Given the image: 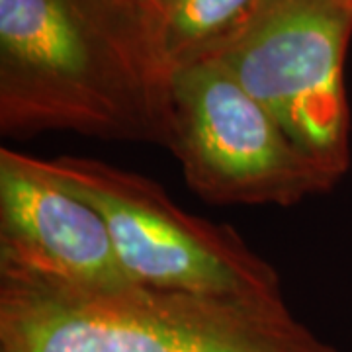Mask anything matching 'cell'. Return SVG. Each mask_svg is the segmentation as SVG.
Segmentation results:
<instances>
[{
	"label": "cell",
	"instance_id": "6da1fadb",
	"mask_svg": "<svg viewBox=\"0 0 352 352\" xmlns=\"http://www.w3.org/2000/svg\"><path fill=\"white\" fill-rule=\"evenodd\" d=\"M0 129L170 141V75L135 0H0Z\"/></svg>",
	"mask_w": 352,
	"mask_h": 352
},
{
	"label": "cell",
	"instance_id": "7a4b0ae2",
	"mask_svg": "<svg viewBox=\"0 0 352 352\" xmlns=\"http://www.w3.org/2000/svg\"><path fill=\"white\" fill-rule=\"evenodd\" d=\"M0 352H337L284 300L0 278Z\"/></svg>",
	"mask_w": 352,
	"mask_h": 352
},
{
	"label": "cell",
	"instance_id": "3957f363",
	"mask_svg": "<svg viewBox=\"0 0 352 352\" xmlns=\"http://www.w3.org/2000/svg\"><path fill=\"white\" fill-rule=\"evenodd\" d=\"M50 170L92 204L135 286L235 300H284L276 268L229 226L184 212L153 178L87 157L50 159Z\"/></svg>",
	"mask_w": 352,
	"mask_h": 352
},
{
	"label": "cell",
	"instance_id": "277c9868",
	"mask_svg": "<svg viewBox=\"0 0 352 352\" xmlns=\"http://www.w3.org/2000/svg\"><path fill=\"white\" fill-rule=\"evenodd\" d=\"M351 36L352 0H263L214 57L335 184L351 166Z\"/></svg>",
	"mask_w": 352,
	"mask_h": 352
},
{
	"label": "cell",
	"instance_id": "5b68a950",
	"mask_svg": "<svg viewBox=\"0 0 352 352\" xmlns=\"http://www.w3.org/2000/svg\"><path fill=\"white\" fill-rule=\"evenodd\" d=\"M166 149L190 190L217 206L289 208L337 186L215 59L173 71Z\"/></svg>",
	"mask_w": 352,
	"mask_h": 352
},
{
	"label": "cell",
	"instance_id": "8992f818",
	"mask_svg": "<svg viewBox=\"0 0 352 352\" xmlns=\"http://www.w3.org/2000/svg\"><path fill=\"white\" fill-rule=\"evenodd\" d=\"M0 278L69 288H122L127 280L100 212L43 159L0 149Z\"/></svg>",
	"mask_w": 352,
	"mask_h": 352
},
{
	"label": "cell",
	"instance_id": "52a82bcc",
	"mask_svg": "<svg viewBox=\"0 0 352 352\" xmlns=\"http://www.w3.org/2000/svg\"><path fill=\"white\" fill-rule=\"evenodd\" d=\"M153 51L168 75L214 59L263 0H135Z\"/></svg>",
	"mask_w": 352,
	"mask_h": 352
}]
</instances>
